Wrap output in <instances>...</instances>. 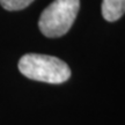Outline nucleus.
<instances>
[{"label": "nucleus", "instance_id": "20e7f679", "mask_svg": "<svg viewBox=\"0 0 125 125\" xmlns=\"http://www.w3.org/2000/svg\"><path fill=\"white\" fill-rule=\"evenodd\" d=\"M34 0H0V5L6 10H21L28 7Z\"/></svg>", "mask_w": 125, "mask_h": 125}, {"label": "nucleus", "instance_id": "f257e3e1", "mask_svg": "<svg viewBox=\"0 0 125 125\" xmlns=\"http://www.w3.org/2000/svg\"><path fill=\"white\" fill-rule=\"evenodd\" d=\"M19 70L31 80L62 83L71 78V70L62 59L40 53H27L19 60Z\"/></svg>", "mask_w": 125, "mask_h": 125}, {"label": "nucleus", "instance_id": "7ed1b4c3", "mask_svg": "<svg viewBox=\"0 0 125 125\" xmlns=\"http://www.w3.org/2000/svg\"><path fill=\"white\" fill-rule=\"evenodd\" d=\"M125 14V0H103L102 15L104 20L115 22Z\"/></svg>", "mask_w": 125, "mask_h": 125}, {"label": "nucleus", "instance_id": "f03ea898", "mask_svg": "<svg viewBox=\"0 0 125 125\" xmlns=\"http://www.w3.org/2000/svg\"><path fill=\"white\" fill-rule=\"evenodd\" d=\"M80 8V0H54L42 12L41 32L46 37H60L71 29Z\"/></svg>", "mask_w": 125, "mask_h": 125}]
</instances>
